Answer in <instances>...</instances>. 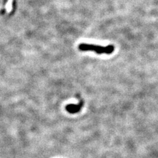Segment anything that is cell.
I'll list each match as a JSON object with an SVG mask.
<instances>
[{
  "label": "cell",
  "mask_w": 158,
  "mask_h": 158,
  "mask_svg": "<svg viewBox=\"0 0 158 158\" xmlns=\"http://www.w3.org/2000/svg\"><path fill=\"white\" fill-rule=\"evenodd\" d=\"M82 105H83V102H81L80 103H78V104H77V105H75V104L67 105L65 107V109L69 113L73 114V113H77L80 111L82 107Z\"/></svg>",
  "instance_id": "obj_2"
},
{
  "label": "cell",
  "mask_w": 158,
  "mask_h": 158,
  "mask_svg": "<svg viewBox=\"0 0 158 158\" xmlns=\"http://www.w3.org/2000/svg\"><path fill=\"white\" fill-rule=\"evenodd\" d=\"M78 49L82 52L93 51L98 54H111L115 50V47L113 45H109L107 46H101L93 44H81L78 46Z\"/></svg>",
  "instance_id": "obj_1"
}]
</instances>
